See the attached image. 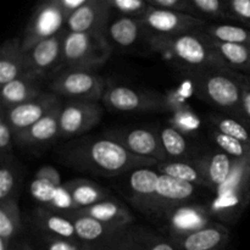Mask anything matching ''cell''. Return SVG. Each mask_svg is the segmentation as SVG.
<instances>
[{
    "instance_id": "18",
    "label": "cell",
    "mask_w": 250,
    "mask_h": 250,
    "mask_svg": "<svg viewBox=\"0 0 250 250\" xmlns=\"http://www.w3.org/2000/svg\"><path fill=\"white\" fill-rule=\"evenodd\" d=\"M66 215L73 222L78 241L97 250L104 249L117 234H120L126 229V227L124 229V227L103 224L98 220L77 214V212H67Z\"/></svg>"
},
{
    "instance_id": "41",
    "label": "cell",
    "mask_w": 250,
    "mask_h": 250,
    "mask_svg": "<svg viewBox=\"0 0 250 250\" xmlns=\"http://www.w3.org/2000/svg\"><path fill=\"white\" fill-rule=\"evenodd\" d=\"M15 143V134L11 127L7 124L5 115L0 112V158L14 155L12 148Z\"/></svg>"
},
{
    "instance_id": "13",
    "label": "cell",
    "mask_w": 250,
    "mask_h": 250,
    "mask_svg": "<svg viewBox=\"0 0 250 250\" xmlns=\"http://www.w3.org/2000/svg\"><path fill=\"white\" fill-rule=\"evenodd\" d=\"M60 105V97L54 93L44 92L31 102L10 109H1V112L5 115L14 134H17L38 122Z\"/></svg>"
},
{
    "instance_id": "19",
    "label": "cell",
    "mask_w": 250,
    "mask_h": 250,
    "mask_svg": "<svg viewBox=\"0 0 250 250\" xmlns=\"http://www.w3.org/2000/svg\"><path fill=\"white\" fill-rule=\"evenodd\" d=\"M229 236L231 232L226 225L212 221L198 231L171 241L181 250H225Z\"/></svg>"
},
{
    "instance_id": "10",
    "label": "cell",
    "mask_w": 250,
    "mask_h": 250,
    "mask_svg": "<svg viewBox=\"0 0 250 250\" xmlns=\"http://www.w3.org/2000/svg\"><path fill=\"white\" fill-rule=\"evenodd\" d=\"M141 21L148 36H182L197 32L207 26V20L151 6L141 17Z\"/></svg>"
},
{
    "instance_id": "29",
    "label": "cell",
    "mask_w": 250,
    "mask_h": 250,
    "mask_svg": "<svg viewBox=\"0 0 250 250\" xmlns=\"http://www.w3.org/2000/svg\"><path fill=\"white\" fill-rule=\"evenodd\" d=\"M158 133L168 160H192L199 154L194 151L187 137L176 127L164 126L158 129Z\"/></svg>"
},
{
    "instance_id": "43",
    "label": "cell",
    "mask_w": 250,
    "mask_h": 250,
    "mask_svg": "<svg viewBox=\"0 0 250 250\" xmlns=\"http://www.w3.org/2000/svg\"><path fill=\"white\" fill-rule=\"evenodd\" d=\"M242 89V106H243L244 114L250 122V76L238 73L237 75Z\"/></svg>"
},
{
    "instance_id": "31",
    "label": "cell",
    "mask_w": 250,
    "mask_h": 250,
    "mask_svg": "<svg viewBox=\"0 0 250 250\" xmlns=\"http://www.w3.org/2000/svg\"><path fill=\"white\" fill-rule=\"evenodd\" d=\"M156 171L170 177L177 178V180L185 181V182L192 183L198 187L208 188L207 181H205L203 171L199 164L195 159L192 160H180V161H163L158 163L154 166Z\"/></svg>"
},
{
    "instance_id": "27",
    "label": "cell",
    "mask_w": 250,
    "mask_h": 250,
    "mask_svg": "<svg viewBox=\"0 0 250 250\" xmlns=\"http://www.w3.org/2000/svg\"><path fill=\"white\" fill-rule=\"evenodd\" d=\"M63 187L70 194L75 211L112 198L111 193L106 188L84 178H75L63 183Z\"/></svg>"
},
{
    "instance_id": "34",
    "label": "cell",
    "mask_w": 250,
    "mask_h": 250,
    "mask_svg": "<svg viewBox=\"0 0 250 250\" xmlns=\"http://www.w3.org/2000/svg\"><path fill=\"white\" fill-rule=\"evenodd\" d=\"M199 31L211 39L222 42V43L250 45V29L244 28L242 26L229 23L207 24L204 28L199 29Z\"/></svg>"
},
{
    "instance_id": "5",
    "label": "cell",
    "mask_w": 250,
    "mask_h": 250,
    "mask_svg": "<svg viewBox=\"0 0 250 250\" xmlns=\"http://www.w3.org/2000/svg\"><path fill=\"white\" fill-rule=\"evenodd\" d=\"M207 205L211 219L221 224H234L250 202V156L237 159L226 182L214 192Z\"/></svg>"
},
{
    "instance_id": "25",
    "label": "cell",
    "mask_w": 250,
    "mask_h": 250,
    "mask_svg": "<svg viewBox=\"0 0 250 250\" xmlns=\"http://www.w3.org/2000/svg\"><path fill=\"white\" fill-rule=\"evenodd\" d=\"M28 71L26 53L19 38L7 39L0 48V85L7 84Z\"/></svg>"
},
{
    "instance_id": "17",
    "label": "cell",
    "mask_w": 250,
    "mask_h": 250,
    "mask_svg": "<svg viewBox=\"0 0 250 250\" xmlns=\"http://www.w3.org/2000/svg\"><path fill=\"white\" fill-rule=\"evenodd\" d=\"M103 250H181L175 242L134 225L126 227Z\"/></svg>"
},
{
    "instance_id": "8",
    "label": "cell",
    "mask_w": 250,
    "mask_h": 250,
    "mask_svg": "<svg viewBox=\"0 0 250 250\" xmlns=\"http://www.w3.org/2000/svg\"><path fill=\"white\" fill-rule=\"evenodd\" d=\"M102 102L106 109L114 112H159L167 107L166 95L126 85L106 88Z\"/></svg>"
},
{
    "instance_id": "4",
    "label": "cell",
    "mask_w": 250,
    "mask_h": 250,
    "mask_svg": "<svg viewBox=\"0 0 250 250\" xmlns=\"http://www.w3.org/2000/svg\"><path fill=\"white\" fill-rule=\"evenodd\" d=\"M183 75L189 78L193 90L199 99L250 127L242 106V89L237 77L238 72L233 70L202 71L183 72Z\"/></svg>"
},
{
    "instance_id": "3",
    "label": "cell",
    "mask_w": 250,
    "mask_h": 250,
    "mask_svg": "<svg viewBox=\"0 0 250 250\" xmlns=\"http://www.w3.org/2000/svg\"><path fill=\"white\" fill-rule=\"evenodd\" d=\"M148 43L181 72L231 71L220 54L199 31L182 36H148Z\"/></svg>"
},
{
    "instance_id": "14",
    "label": "cell",
    "mask_w": 250,
    "mask_h": 250,
    "mask_svg": "<svg viewBox=\"0 0 250 250\" xmlns=\"http://www.w3.org/2000/svg\"><path fill=\"white\" fill-rule=\"evenodd\" d=\"M67 36L65 28L51 38L41 42L26 53L27 68L36 72L42 77L48 78L58 72L62 65L63 43Z\"/></svg>"
},
{
    "instance_id": "33",
    "label": "cell",
    "mask_w": 250,
    "mask_h": 250,
    "mask_svg": "<svg viewBox=\"0 0 250 250\" xmlns=\"http://www.w3.org/2000/svg\"><path fill=\"white\" fill-rule=\"evenodd\" d=\"M21 166L14 155L0 158V202L17 198L21 183Z\"/></svg>"
},
{
    "instance_id": "9",
    "label": "cell",
    "mask_w": 250,
    "mask_h": 250,
    "mask_svg": "<svg viewBox=\"0 0 250 250\" xmlns=\"http://www.w3.org/2000/svg\"><path fill=\"white\" fill-rule=\"evenodd\" d=\"M66 17L59 5V0L44 1L34 10L24 28L22 49L28 53L34 45L51 38L65 28Z\"/></svg>"
},
{
    "instance_id": "40",
    "label": "cell",
    "mask_w": 250,
    "mask_h": 250,
    "mask_svg": "<svg viewBox=\"0 0 250 250\" xmlns=\"http://www.w3.org/2000/svg\"><path fill=\"white\" fill-rule=\"evenodd\" d=\"M231 21L243 24L250 29V0H229L227 1Z\"/></svg>"
},
{
    "instance_id": "1",
    "label": "cell",
    "mask_w": 250,
    "mask_h": 250,
    "mask_svg": "<svg viewBox=\"0 0 250 250\" xmlns=\"http://www.w3.org/2000/svg\"><path fill=\"white\" fill-rule=\"evenodd\" d=\"M61 163L75 170L100 177H117L142 167H154L158 161L129 153L109 137H78L59 149Z\"/></svg>"
},
{
    "instance_id": "39",
    "label": "cell",
    "mask_w": 250,
    "mask_h": 250,
    "mask_svg": "<svg viewBox=\"0 0 250 250\" xmlns=\"http://www.w3.org/2000/svg\"><path fill=\"white\" fill-rule=\"evenodd\" d=\"M110 5L112 11L119 15L138 19H141L149 9L148 2L142 0H110Z\"/></svg>"
},
{
    "instance_id": "16",
    "label": "cell",
    "mask_w": 250,
    "mask_h": 250,
    "mask_svg": "<svg viewBox=\"0 0 250 250\" xmlns=\"http://www.w3.org/2000/svg\"><path fill=\"white\" fill-rule=\"evenodd\" d=\"M112 9L110 0H88L65 23L68 33L104 34Z\"/></svg>"
},
{
    "instance_id": "35",
    "label": "cell",
    "mask_w": 250,
    "mask_h": 250,
    "mask_svg": "<svg viewBox=\"0 0 250 250\" xmlns=\"http://www.w3.org/2000/svg\"><path fill=\"white\" fill-rule=\"evenodd\" d=\"M209 121L211 124V128L250 146V127L239 120L225 114H215L210 116Z\"/></svg>"
},
{
    "instance_id": "11",
    "label": "cell",
    "mask_w": 250,
    "mask_h": 250,
    "mask_svg": "<svg viewBox=\"0 0 250 250\" xmlns=\"http://www.w3.org/2000/svg\"><path fill=\"white\" fill-rule=\"evenodd\" d=\"M106 137L121 144L126 150L142 158L153 159L158 163L167 161L161 144L158 129L134 127V128H114L106 132Z\"/></svg>"
},
{
    "instance_id": "20",
    "label": "cell",
    "mask_w": 250,
    "mask_h": 250,
    "mask_svg": "<svg viewBox=\"0 0 250 250\" xmlns=\"http://www.w3.org/2000/svg\"><path fill=\"white\" fill-rule=\"evenodd\" d=\"M45 78L32 71H27L16 80L1 85V109H10L24 104L43 94Z\"/></svg>"
},
{
    "instance_id": "37",
    "label": "cell",
    "mask_w": 250,
    "mask_h": 250,
    "mask_svg": "<svg viewBox=\"0 0 250 250\" xmlns=\"http://www.w3.org/2000/svg\"><path fill=\"white\" fill-rule=\"evenodd\" d=\"M193 15L205 20L203 16L217 20V21H231L227 1L221 0H190Z\"/></svg>"
},
{
    "instance_id": "2",
    "label": "cell",
    "mask_w": 250,
    "mask_h": 250,
    "mask_svg": "<svg viewBox=\"0 0 250 250\" xmlns=\"http://www.w3.org/2000/svg\"><path fill=\"white\" fill-rule=\"evenodd\" d=\"M127 199L142 214L163 220L166 214L194 198L197 186L160 173L155 167H142L126 173Z\"/></svg>"
},
{
    "instance_id": "36",
    "label": "cell",
    "mask_w": 250,
    "mask_h": 250,
    "mask_svg": "<svg viewBox=\"0 0 250 250\" xmlns=\"http://www.w3.org/2000/svg\"><path fill=\"white\" fill-rule=\"evenodd\" d=\"M209 138L211 139V142L216 146L219 150L224 151V153H226L227 155L236 159V160L250 156V146L238 141V139L226 136V134L221 133L217 129H210Z\"/></svg>"
},
{
    "instance_id": "44",
    "label": "cell",
    "mask_w": 250,
    "mask_h": 250,
    "mask_svg": "<svg viewBox=\"0 0 250 250\" xmlns=\"http://www.w3.org/2000/svg\"><path fill=\"white\" fill-rule=\"evenodd\" d=\"M87 1L88 0H59V5H60L61 10H62L63 16L66 17V21H67V19L71 15L75 14Z\"/></svg>"
},
{
    "instance_id": "6",
    "label": "cell",
    "mask_w": 250,
    "mask_h": 250,
    "mask_svg": "<svg viewBox=\"0 0 250 250\" xmlns=\"http://www.w3.org/2000/svg\"><path fill=\"white\" fill-rule=\"evenodd\" d=\"M112 46L105 34L68 33L63 43L61 68L93 70L102 67L111 56Z\"/></svg>"
},
{
    "instance_id": "12",
    "label": "cell",
    "mask_w": 250,
    "mask_h": 250,
    "mask_svg": "<svg viewBox=\"0 0 250 250\" xmlns=\"http://www.w3.org/2000/svg\"><path fill=\"white\" fill-rule=\"evenodd\" d=\"M102 117L103 107L99 103L71 100L61 107L60 138L72 141L83 137L99 124Z\"/></svg>"
},
{
    "instance_id": "38",
    "label": "cell",
    "mask_w": 250,
    "mask_h": 250,
    "mask_svg": "<svg viewBox=\"0 0 250 250\" xmlns=\"http://www.w3.org/2000/svg\"><path fill=\"white\" fill-rule=\"evenodd\" d=\"M38 237V250H90L89 246L82 243L81 241H72L65 238H54V237Z\"/></svg>"
},
{
    "instance_id": "26",
    "label": "cell",
    "mask_w": 250,
    "mask_h": 250,
    "mask_svg": "<svg viewBox=\"0 0 250 250\" xmlns=\"http://www.w3.org/2000/svg\"><path fill=\"white\" fill-rule=\"evenodd\" d=\"M77 214L89 216L92 219L98 220L103 224L111 225L117 227H128L132 226L134 222V217L128 208L120 203L119 200L110 198L104 202L97 203L92 207L84 208V209L76 210Z\"/></svg>"
},
{
    "instance_id": "21",
    "label": "cell",
    "mask_w": 250,
    "mask_h": 250,
    "mask_svg": "<svg viewBox=\"0 0 250 250\" xmlns=\"http://www.w3.org/2000/svg\"><path fill=\"white\" fill-rule=\"evenodd\" d=\"M31 222L39 236L78 241L73 222L63 212L38 207L32 212Z\"/></svg>"
},
{
    "instance_id": "23",
    "label": "cell",
    "mask_w": 250,
    "mask_h": 250,
    "mask_svg": "<svg viewBox=\"0 0 250 250\" xmlns=\"http://www.w3.org/2000/svg\"><path fill=\"white\" fill-rule=\"evenodd\" d=\"M62 105L54 109L24 131L15 134V144L19 146H38L51 143L60 137V114Z\"/></svg>"
},
{
    "instance_id": "7",
    "label": "cell",
    "mask_w": 250,
    "mask_h": 250,
    "mask_svg": "<svg viewBox=\"0 0 250 250\" xmlns=\"http://www.w3.org/2000/svg\"><path fill=\"white\" fill-rule=\"evenodd\" d=\"M104 78L93 70L65 68L49 83V92L70 100L99 103L104 97Z\"/></svg>"
},
{
    "instance_id": "45",
    "label": "cell",
    "mask_w": 250,
    "mask_h": 250,
    "mask_svg": "<svg viewBox=\"0 0 250 250\" xmlns=\"http://www.w3.org/2000/svg\"><path fill=\"white\" fill-rule=\"evenodd\" d=\"M12 250H37L33 247V244L31 243V241L23 237H20L17 241H15Z\"/></svg>"
},
{
    "instance_id": "46",
    "label": "cell",
    "mask_w": 250,
    "mask_h": 250,
    "mask_svg": "<svg viewBox=\"0 0 250 250\" xmlns=\"http://www.w3.org/2000/svg\"><path fill=\"white\" fill-rule=\"evenodd\" d=\"M90 250H97V249H93V248H92V249H90Z\"/></svg>"
},
{
    "instance_id": "32",
    "label": "cell",
    "mask_w": 250,
    "mask_h": 250,
    "mask_svg": "<svg viewBox=\"0 0 250 250\" xmlns=\"http://www.w3.org/2000/svg\"><path fill=\"white\" fill-rule=\"evenodd\" d=\"M21 210L17 198L0 202V238L14 243L22 236Z\"/></svg>"
},
{
    "instance_id": "15",
    "label": "cell",
    "mask_w": 250,
    "mask_h": 250,
    "mask_svg": "<svg viewBox=\"0 0 250 250\" xmlns=\"http://www.w3.org/2000/svg\"><path fill=\"white\" fill-rule=\"evenodd\" d=\"M167 227V238L176 239L198 231L215 221L210 217L207 205L183 204L164 216Z\"/></svg>"
},
{
    "instance_id": "42",
    "label": "cell",
    "mask_w": 250,
    "mask_h": 250,
    "mask_svg": "<svg viewBox=\"0 0 250 250\" xmlns=\"http://www.w3.org/2000/svg\"><path fill=\"white\" fill-rule=\"evenodd\" d=\"M149 6L155 7L160 10H167V11L182 12V14L193 15L190 0H146Z\"/></svg>"
},
{
    "instance_id": "30",
    "label": "cell",
    "mask_w": 250,
    "mask_h": 250,
    "mask_svg": "<svg viewBox=\"0 0 250 250\" xmlns=\"http://www.w3.org/2000/svg\"><path fill=\"white\" fill-rule=\"evenodd\" d=\"M202 34L205 37L208 43L220 54V56L224 59L225 62L229 65L231 70L250 76V45L222 43V42H217L210 37L205 36L204 33Z\"/></svg>"
},
{
    "instance_id": "24",
    "label": "cell",
    "mask_w": 250,
    "mask_h": 250,
    "mask_svg": "<svg viewBox=\"0 0 250 250\" xmlns=\"http://www.w3.org/2000/svg\"><path fill=\"white\" fill-rule=\"evenodd\" d=\"M104 34L112 49L114 46L128 49L133 46L143 34H146V32L141 19L119 15L114 20H110Z\"/></svg>"
},
{
    "instance_id": "28",
    "label": "cell",
    "mask_w": 250,
    "mask_h": 250,
    "mask_svg": "<svg viewBox=\"0 0 250 250\" xmlns=\"http://www.w3.org/2000/svg\"><path fill=\"white\" fill-rule=\"evenodd\" d=\"M62 186L59 171L53 166L45 165L39 168L34 175L33 181L29 186V193L38 202L39 207L48 208Z\"/></svg>"
},
{
    "instance_id": "22",
    "label": "cell",
    "mask_w": 250,
    "mask_h": 250,
    "mask_svg": "<svg viewBox=\"0 0 250 250\" xmlns=\"http://www.w3.org/2000/svg\"><path fill=\"white\" fill-rule=\"evenodd\" d=\"M194 159L202 168L203 175L207 181L208 189L212 192H215L226 182L236 164V159L231 158L217 148L198 154Z\"/></svg>"
}]
</instances>
